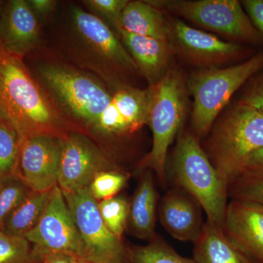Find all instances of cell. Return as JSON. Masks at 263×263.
I'll return each instance as SVG.
<instances>
[{
	"label": "cell",
	"instance_id": "obj_1",
	"mask_svg": "<svg viewBox=\"0 0 263 263\" xmlns=\"http://www.w3.org/2000/svg\"><path fill=\"white\" fill-rule=\"evenodd\" d=\"M0 114L18 130L22 140L34 135L65 139L68 119L62 114L23 58L0 46Z\"/></svg>",
	"mask_w": 263,
	"mask_h": 263
},
{
	"label": "cell",
	"instance_id": "obj_2",
	"mask_svg": "<svg viewBox=\"0 0 263 263\" xmlns=\"http://www.w3.org/2000/svg\"><path fill=\"white\" fill-rule=\"evenodd\" d=\"M171 172L179 188L193 197L205 211L207 221L222 227L229 186L218 174L195 134L185 132L179 136Z\"/></svg>",
	"mask_w": 263,
	"mask_h": 263
},
{
	"label": "cell",
	"instance_id": "obj_3",
	"mask_svg": "<svg viewBox=\"0 0 263 263\" xmlns=\"http://www.w3.org/2000/svg\"><path fill=\"white\" fill-rule=\"evenodd\" d=\"M263 147V114L238 103L214 128L208 157L230 186L239 178L249 156Z\"/></svg>",
	"mask_w": 263,
	"mask_h": 263
},
{
	"label": "cell",
	"instance_id": "obj_4",
	"mask_svg": "<svg viewBox=\"0 0 263 263\" xmlns=\"http://www.w3.org/2000/svg\"><path fill=\"white\" fill-rule=\"evenodd\" d=\"M38 76L40 84L62 114L90 129L113 97L92 76L68 66L46 64L40 67Z\"/></svg>",
	"mask_w": 263,
	"mask_h": 263
},
{
	"label": "cell",
	"instance_id": "obj_5",
	"mask_svg": "<svg viewBox=\"0 0 263 263\" xmlns=\"http://www.w3.org/2000/svg\"><path fill=\"white\" fill-rule=\"evenodd\" d=\"M151 89L147 124L153 136L152 149L143 164L166 183L167 151L181 129L186 113V86L179 69L171 67L160 82Z\"/></svg>",
	"mask_w": 263,
	"mask_h": 263
},
{
	"label": "cell",
	"instance_id": "obj_6",
	"mask_svg": "<svg viewBox=\"0 0 263 263\" xmlns=\"http://www.w3.org/2000/svg\"><path fill=\"white\" fill-rule=\"evenodd\" d=\"M263 67V53L226 67H207L192 74L188 88L194 98L192 124L195 135L206 136L216 118L240 86Z\"/></svg>",
	"mask_w": 263,
	"mask_h": 263
},
{
	"label": "cell",
	"instance_id": "obj_7",
	"mask_svg": "<svg viewBox=\"0 0 263 263\" xmlns=\"http://www.w3.org/2000/svg\"><path fill=\"white\" fill-rule=\"evenodd\" d=\"M161 10L177 15L202 28L238 42L259 44L263 37L237 0L148 1Z\"/></svg>",
	"mask_w": 263,
	"mask_h": 263
},
{
	"label": "cell",
	"instance_id": "obj_8",
	"mask_svg": "<svg viewBox=\"0 0 263 263\" xmlns=\"http://www.w3.org/2000/svg\"><path fill=\"white\" fill-rule=\"evenodd\" d=\"M64 195L80 236L81 258L95 263H131L122 240L105 226L89 186Z\"/></svg>",
	"mask_w": 263,
	"mask_h": 263
},
{
	"label": "cell",
	"instance_id": "obj_9",
	"mask_svg": "<svg viewBox=\"0 0 263 263\" xmlns=\"http://www.w3.org/2000/svg\"><path fill=\"white\" fill-rule=\"evenodd\" d=\"M24 238L33 245V253L38 260L49 252H62L81 258L80 236L58 185L52 189L37 224Z\"/></svg>",
	"mask_w": 263,
	"mask_h": 263
},
{
	"label": "cell",
	"instance_id": "obj_10",
	"mask_svg": "<svg viewBox=\"0 0 263 263\" xmlns=\"http://www.w3.org/2000/svg\"><path fill=\"white\" fill-rule=\"evenodd\" d=\"M71 16L81 43L108 70L114 73L138 72L121 38L102 19L77 7L72 8Z\"/></svg>",
	"mask_w": 263,
	"mask_h": 263
},
{
	"label": "cell",
	"instance_id": "obj_11",
	"mask_svg": "<svg viewBox=\"0 0 263 263\" xmlns=\"http://www.w3.org/2000/svg\"><path fill=\"white\" fill-rule=\"evenodd\" d=\"M168 23L170 41L175 52L193 65L205 68L217 67L239 58L245 53L241 46L190 27L181 19L168 20Z\"/></svg>",
	"mask_w": 263,
	"mask_h": 263
},
{
	"label": "cell",
	"instance_id": "obj_12",
	"mask_svg": "<svg viewBox=\"0 0 263 263\" xmlns=\"http://www.w3.org/2000/svg\"><path fill=\"white\" fill-rule=\"evenodd\" d=\"M62 139L48 135L26 137L21 143L18 175L29 190L49 192L57 186Z\"/></svg>",
	"mask_w": 263,
	"mask_h": 263
},
{
	"label": "cell",
	"instance_id": "obj_13",
	"mask_svg": "<svg viewBox=\"0 0 263 263\" xmlns=\"http://www.w3.org/2000/svg\"><path fill=\"white\" fill-rule=\"evenodd\" d=\"M150 100V87L140 89L120 85L91 129L103 136L133 134L147 124Z\"/></svg>",
	"mask_w": 263,
	"mask_h": 263
},
{
	"label": "cell",
	"instance_id": "obj_14",
	"mask_svg": "<svg viewBox=\"0 0 263 263\" xmlns=\"http://www.w3.org/2000/svg\"><path fill=\"white\" fill-rule=\"evenodd\" d=\"M107 164L87 138L70 134L62 139L57 185L64 194L74 193L89 186L95 175L108 170Z\"/></svg>",
	"mask_w": 263,
	"mask_h": 263
},
{
	"label": "cell",
	"instance_id": "obj_15",
	"mask_svg": "<svg viewBox=\"0 0 263 263\" xmlns=\"http://www.w3.org/2000/svg\"><path fill=\"white\" fill-rule=\"evenodd\" d=\"M223 230L255 263H263V205L233 198L228 203Z\"/></svg>",
	"mask_w": 263,
	"mask_h": 263
},
{
	"label": "cell",
	"instance_id": "obj_16",
	"mask_svg": "<svg viewBox=\"0 0 263 263\" xmlns=\"http://www.w3.org/2000/svg\"><path fill=\"white\" fill-rule=\"evenodd\" d=\"M41 42L37 17L25 0H11L0 13V46L23 58Z\"/></svg>",
	"mask_w": 263,
	"mask_h": 263
},
{
	"label": "cell",
	"instance_id": "obj_17",
	"mask_svg": "<svg viewBox=\"0 0 263 263\" xmlns=\"http://www.w3.org/2000/svg\"><path fill=\"white\" fill-rule=\"evenodd\" d=\"M202 207L181 189L170 190L161 200L159 216L164 230L175 239L195 243L201 233Z\"/></svg>",
	"mask_w": 263,
	"mask_h": 263
},
{
	"label": "cell",
	"instance_id": "obj_18",
	"mask_svg": "<svg viewBox=\"0 0 263 263\" xmlns=\"http://www.w3.org/2000/svg\"><path fill=\"white\" fill-rule=\"evenodd\" d=\"M121 40L138 72L148 81V86L160 82L171 68L175 52L170 41L137 35L122 31Z\"/></svg>",
	"mask_w": 263,
	"mask_h": 263
},
{
	"label": "cell",
	"instance_id": "obj_19",
	"mask_svg": "<svg viewBox=\"0 0 263 263\" xmlns=\"http://www.w3.org/2000/svg\"><path fill=\"white\" fill-rule=\"evenodd\" d=\"M197 263H255L228 238L222 227L206 221L194 243Z\"/></svg>",
	"mask_w": 263,
	"mask_h": 263
},
{
	"label": "cell",
	"instance_id": "obj_20",
	"mask_svg": "<svg viewBox=\"0 0 263 263\" xmlns=\"http://www.w3.org/2000/svg\"><path fill=\"white\" fill-rule=\"evenodd\" d=\"M157 208V193L153 177L150 172L146 173L129 205L127 224L133 234L141 239L152 240L155 238Z\"/></svg>",
	"mask_w": 263,
	"mask_h": 263
},
{
	"label": "cell",
	"instance_id": "obj_21",
	"mask_svg": "<svg viewBox=\"0 0 263 263\" xmlns=\"http://www.w3.org/2000/svg\"><path fill=\"white\" fill-rule=\"evenodd\" d=\"M122 27L130 34L170 41L168 20L148 1H129L123 11Z\"/></svg>",
	"mask_w": 263,
	"mask_h": 263
},
{
	"label": "cell",
	"instance_id": "obj_22",
	"mask_svg": "<svg viewBox=\"0 0 263 263\" xmlns=\"http://www.w3.org/2000/svg\"><path fill=\"white\" fill-rule=\"evenodd\" d=\"M51 191L29 190L22 202L8 216L1 230L8 234L25 236L41 219Z\"/></svg>",
	"mask_w": 263,
	"mask_h": 263
},
{
	"label": "cell",
	"instance_id": "obj_23",
	"mask_svg": "<svg viewBox=\"0 0 263 263\" xmlns=\"http://www.w3.org/2000/svg\"><path fill=\"white\" fill-rule=\"evenodd\" d=\"M21 143L18 130L0 114V182L18 174Z\"/></svg>",
	"mask_w": 263,
	"mask_h": 263
},
{
	"label": "cell",
	"instance_id": "obj_24",
	"mask_svg": "<svg viewBox=\"0 0 263 263\" xmlns=\"http://www.w3.org/2000/svg\"><path fill=\"white\" fill-rule=\"evenodd\" d=\"M129 257L131 263H197L180 255L164 240L156 237L148 245L133 249Z\"/></svg>",
	"mask_w": 263,
	"mask_h": 263
},
{
	"label": "cell",
	"instance_id": "obj_25",
	"mask_svg": "<svg viewBox=\"0 0 263 263\" xmlns=\"http://www.w3.org/2000/svg\"><path fill=\"white\" fill-rule=\"evenodd\" d=\"M98 209L105 226L119 239L127 226L129 204L124 197L116 196L98 202Z\"/></svg>",
	"mask_w": 263,
	"mask_h": 263
},
{
	"label": "cell",
	"instance_id": "obj_26",
	"mask_svg": "<svg viewBox=\"0 0 263 263\" xmlns=\"http://www.w3.org/2000/svg\"><path fill=\"white\" fill-rule=\"evenodd\" d=\"M0 263H41L33 253L32 245L24 237L0 230Z\"/></svg>",
	"mask_w": 263,
	"mask_h": 263
},
{
	"label": "cell",
	"instance_id": "obj_27",
	"mask_svg": "<svg viewBox=\"0 0 263 263\" xmlns=\"http://www.w3.org/2000/svg\"><path fill=\"white\" fill-rule=\"evenodd\" d=\"M29 190L18 174L0 182V230L3 229L8 216Z\"/></svg>",
	"mask_w": 263,
	"mask_h": 263
},
{
	"label": "cell",
	"instance_id": "obj_28",
	"mask_svg": "<svg viewBox=\"0 0 263 263\" xmlns=\"http://www.w3.org/2000/svg\"><path fill=\"white\" fill-rule=\"evenodd\" d=\"M128 177L124 173L105 170L95 175L89 184L90 191L98 202L117 196L127 183Z\"/></svg>",
	"mask_w": 263,
	"mask_h": 263
},
{
	"label": "cell",
	"instance_id": "obj_29",
	"mask_svg": "<svg viewBox=\"0 0 263 263\" xmlns=\"http://www.w3.org/2000/svg\"><path fill=\"white\" fill-rule=\"evenodd\" d=\"M83 3L121 38L122 13L128 0H86Z\"/></svg>",
	"mask_w": 263,
	"mask_h": 263
},
{
	"label": "cell",
	"instance_id": "obj_30",
	"mask_svg": "<svg viewBox=\"0 0 263 263\" xmlns=\"http://www.w3.org/2000/svg\"><path fill=\"white\" fill-rule=\"evenodd\" d=\"M233 198L250 200L263 205V179L239 178L230 185Z\"/></svg>",
	"mask_w": 263,
	"mask_h": 263
},
{
	"label": "cell",
	"instance_id": "obj_31",
	"mask_svg": "<svg viewBox=\"0 0 263 263\" xmlns=\"http://www.w3.org/2000/svg\"><path fill=\"white\" fill-rule=\"evenodd\" d=\"M240 103L263 114V74L249 87Z\"/></svg>",
	"mask_w": 263,
	"mask_h": 263
},
{
	"label": "cell",
	"instance_id": "obj_32",
	"mask_svg": "<svg viewBox=\"0 0 263 263\" xmlns=\"http://www.w3.org/2000/svg\"><path fill=\"white\" fill-rule=\"evenodd\" d=\"M239 178L263 179V147L249 156Z\"/></svg>",
	"mask_w": 263,
	"mask_h": 263
},
{
	"label": "cell",
	"instance_id": "obj_33",
	"mask_svg": "<svg viewBox=\"0 0 263 263\" xmlns=\"http://www.w3.org/2000/svg\"><path fill=\"white\" fill-rule=\"evenodd\" d=\"M251 22L263 37V0L240 1Z\"/></svg>",
	"mask_w": 263,
	"mask_h": 263
},
{
	"label": "cell",
	"instance_id": "obj_34",
	"mask_svg": "<svg viewBox=\"0 0 263 263\" xmlns=\"http://www.w3.org/2000/svg\"><path fill=\"white\" fill-rule=\"evenodd\" d=\"M27 3L37 17L51 14L57 5V2L54 0H29Z\"/></svg>",
	"mask_w": 263,
	"mask_h": 263
},
{
	"label": "cell",
	"instance_id": "obj_35",
	"mask_svg": "<svg viewBox=\"0 0 263 263\" xmlns=\"http://www.w3.org/2000/svg\"><path fill=\"white\" fill-rule=\"evenodd\" d=\"M75 256L62 252H49L40 257L41 263H72Z\"/></svg>",
	"mask_w": 263,
	"mask_h": 263
},
{
	"label": "cell",
	"instance_id": "obj_36",
	"mask_svg": "<svg viewBox=\"0 0 263 263\" xmlns=\"http://www.w3.org/2000/svg\"><path fill=\"white\" fill-rule=\"evenodd\" d=\"M72 263H95L93 262H91V261L87 260V259H85L83 258H81V257H74L73 260H72Z\"/></svg>",
	"mask_w": 263,
	"mask_h": 263
},
{
	"label": "cell",
	"instance_id": "obj_37",
	"mask_svg": "<svg viewBox=\"0 0 263 263\" xmlns=\"http://www.w3.org/2000/svg\"><path fill=\"white\" fill-rule=\"evenodd\" d=\"M1 10H2V8H0V13H1Z\"/></svg>",
	"mask_w": 263,
	"mask_h": 263
}]
</instances>
